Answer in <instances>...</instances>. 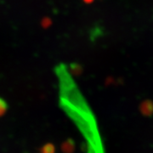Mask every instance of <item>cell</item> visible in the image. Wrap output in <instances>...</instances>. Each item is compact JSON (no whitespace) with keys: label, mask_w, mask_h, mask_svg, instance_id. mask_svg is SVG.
<instances>
[{"label":"cell","mask_w":153,"mask_h":153,"mask_svg":"<svg viewBox=\"0 0 153 153\" xmlns=\"http://www.w3.org/2000/svg\"><path fill=\"white\" fill-rule=\"evenodd\" d=\"M140 111L141 114L146 117H151L153 115V102L152 100H146L143 101L140 105Z\"/></svg>","instance_id":"1"},{"label":"cell","mask_w":153,"mask_h":153,"mask_svg":"<svg viewBox=\"0 0 153 153\" xmlns=\"http://www.w3.org/2000/svg\"><path fill=\"white\" fill-rule=\"evenodd\" d=\"M61 151L63 153H73L75 151V142L72 139H68L61 145Z\"/></svg>","instance_id":"2"},{"label":"cell","mask_w":153,"mask_h":153,"mask_svg":"<svg viewBox=\"0 0 153 153\" xmlns=\"http://www.w3.org/2000/svg\"><path fill=\"white\" fill-rule=\"evenodd\" d=\"M55 146L51 143L45 144L43 147L40 149V153H55Z\"/></svg>","instance_id":"3"},{"label":"cell","mask_w":153,"mask_h":153,"mask_svg":"<svg viewBox=\"0 0 153 153\" xmlns=\"http://www.w3.org/2000/svg\"><path fill=\"white\" fill-rule=\"evenodd\" d=\"M69 71L71 72V74H73V75H78L80 72H81V67L78 64L76 63H71L70 64V66L68 67Z\"/></svg>","instance_id":"4"},{"label":"cell","mask_w":153,"mask_h":153,"mask_svg":"<svg viewBox=\"0 0 153 153\" xmlns=\"http://www.w3.org/2000/svg\"><path fill=\"white\" fill-rule=\"evenodd\" d=\"M8 110V103L4 99L0 97V117L4 116Z\"/></svg>","instance_id":"5"},{"label":"cell","mask_w":153,"mask_h":153,"mask_svg":"<svg viewBox=\"0 0 153 153\" xmlns=\"http://www.w3.org/2000/svg\"><path fill=\"white\" fill-rule=\"evenodd\" d=\"M51 20L49 19V18H48V17H45V18H44L43 19V21H42V22H41V24H42V27L44 28H47L49 27V26L51 25Z\"/></svg>","instance_id":"6"},{"label":"cell","mask_w":153,"mask_h":153,"mask_svg":"<svg viewBox=\"0 0 153 153\" xmlns=\"http://www.w3.org/2000/svg\"><path fill=\"white\" fill-rule=\"evenodd\" d=\"M84 1H85V2H90L91 0H84Z\"/></svg>","instance_id":"7"}]
</instances>
